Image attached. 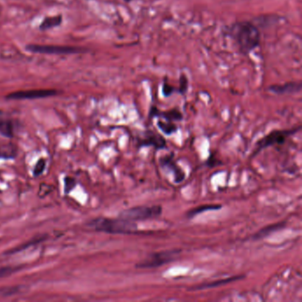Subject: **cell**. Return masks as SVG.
<instances>
[{"label":"cell","instance_id":"cell-1","mask_svg":"<svg viewBox=\"0 0 302 302\" xmlns=\"http://www.w3.org/2000/svg\"><path fill=\"white\" fill-rule=\"evenodd\" d=\"M230 34L240 51L247 53L256 48L260 44V31L255 25L249 21L237 22L230 28Z\"/></svg>","mask_w":302,"mask_h":302},{"label":"cell","instance_id":"cell-2","mask_svg":"<svg viewBox=\"0 0 302 302\" xmlns=\"http://www.w3.org/2000/svg\"><path fill=\"white\" fill-rule=\"evenodd\" d=\"M88 226L94 230L110 234H134L138 231V225L135 222L121 217L115 219L99 217L90 221Z\"/></svg>","mask_w":302,"mask_h":302},{"label":"cell","instance_id":"cell-3","mask_svg":"<svg viewBox=\"0 0 302 302\" xmlns=\"http://www.w3.org/2000/svg\"><path fill=\"white\" fill-rule=\"evenodd\" d=\"M162 214V208L159 205L151 206H139L131 209L123 210L119 217L122 219H126L132 222L136 221H145L149 219L157 218Z\"/></svg>","mask_w":302,"mask_h":302},{"label":"cell","instance_id":"cell-4","mask_svg":"<svg viewBox=\"0 0 302 302\" xmlns=\"http://www.w3.org/2000/svg\"><path fill=\"white\" fill-rule=\"evenodd\" d=\"M180 252V250L172 249V250L162 251L159 253H153L150 254L148 257H146L141 262L137 264L136 267L153 269V267H160L165 264L171 263L174 260H176Z\"/></svg>","mask_w":302,"mask_h":302},{"label":"cell","instance_id":"cell-5","mask_svg":"<svg viewBox=\"0 0 302 302\" xmlns=\"http://www.w3.org/2000/svg\"><path fill=\"white\" fill-rule=\"evenodd\" d=\"M26 49L28 52H34V53H40V54H58V55H64V54H77L83 52L82 49L75 46H66V45H35L31 44L26 46Z\"/></svg>","mask_w":302,"mask_h":302},{"label":"cell","instance_id":"cell-6","mask_svg":"<svg viewBox=\"0 0 302 302\" xmlns=\"http://www.w3.org/2000/svg\"><path fill=\"white\" fill-rule=\"evenodd\" d=\"M300 128L292 129H285V130H275L270 133L269 135L264 137L256 144V150L254 152V155L260 153L261 150L267 148L270 146L275 145H282L286 141L290 136L293 135L294 133L299 130Z\"/></svg>","mask_w":302,"mask_h":302},{"label":"cell","instance_id":"cell-7","mask_svg":"<svg viewBox=\"0 0 302 302\" xmlns=\"http://www.w3.org/2000/svg\"><path fill=\"white\" fill-rule=\"evenodd\" d=\"M57 90L52 89H35V90H20L8 94L7 98L13 100H23V99H38L44 97L55 96Z\"/></svg>","mask_w":302,"mask_h":302},{"label":"cell","instance_id":"cell-8","mask_svg":"<svg viewBox=\"0 0 302 302\" xmlns=\"http://www.w3.org/2000/svg\"><path fill=\"white\" fill-rule=\"evenodd\" d=\"M160 163L162 167H167L170 171L173 172L175 175V182L177 184L182 183L185 179V173L174 161L173 154H171V156L162 157L160 160Z\"/></svg>","mask_w":302,"mask_h":302},{"label":"cell","instance_id":"cell-9","mask_svg":"<svg viewBox=\"0 0 302 302\" xmlns=\"http://www.w3.org/2000/svg\"><path fill=\"white\" fill-rule=\"evenodd\" d=\"M139 146H153L156 149H163L166 146V140L162 136L157 134L155 132H146V136L141 139Z\"/></svg>","mask_w":302,"mask_h":302},{"label":"cell","instance_id":"cell-10","mask_svg":"<svg viewBox=\"0 0 302 302\" xmlns=\"http://www.w3.org/2000/svg\"><path fill=\"white\" fill-rule=\"evenodd\" d=\"M300 88H301L300 83L292 82V83L282 84V85H272L270 88V90L276 94L295 93L300 90Z\"/></svg>","mask_w":302,"mask_h":302},{"label":"cell","instance_id":"cell-11","mask_svg":"<svg viewBox=\"0 0 302 302\" xmlns=\"http://www.w3.org/2000/svg\"><path fill=\"white\" fill-rule=\"evenodd\" d=\"M286 225V222H278V223H274V224H271V225L266 226L262 229H260L256 234H254L253 236L254 240H262L264 238L271 235L273 232L278 231L279 229L285 228Z\"/></svg>","mask_w":302,"mask_h":302},{"label":"cell","instance_id":"cell-12","mask_svg":"<svg viewBox=\"0 0 302 302\" xmlns=\"http://www.w3.org/2000/svg\"><path fill=\"white\" fill-rule=\"evenodd\" d=\"M244 278H245V276H235V277H232V278L221 279V280H217V281L213 282V283L197 285V286H195V287L190 289V290L191 291H198V290H203V289L215 288L216 286L226 285V284H229V283H231V282L238 281V280H240V279H242Z\"/></svg>","mask_w":302,"mask_h":302},{"label":"cell","instance_id":"cell-13","mask_svg":"<svg viewBox=\"0 0 302 302\" xmlns=\"http://www.w3.org/2000/svg\"><path fill=\"white\" fill-rule=\"evenodd\" d=\"M0 135L7 139L14 137V123L8 119L0 118Z\"/></svg>","mask_w":302,"mask_h":302},{"label":"cell","instance_id":"cell-14","mask_svg":"<svg viewBox=\"0 0 302 302\" xmlns=\"http://www.w3.org/2000/svg\"><path fill=\"white\" fill-rule=\"evenodd\" d=\"M61 22H62V16L61 15H56V16H52V17L45 18V20L42 21L39 28L41 30H47L50 28H55L57 26L61 24Z\"/></svg>","mask_w":302,"mask_h":302},{"label":"cell","instance_id":"cell-15","mask_svg":"<svg viewBox=\"0 0 302 302\" xmlns=\"http://www.w3.org/2000/svg\"><path fill=\"white\" fill-rule=\"evenodd\" d=\"M221 205H203L199 206L198 208L191 209L187 213L188 218H193L195 216L199 215L202 213L207 212V211H213V210H218L221 209Z\"/></svg>","mask_w":302,"mask_h":302},{"label":"cell","instance_id":"cell-16","mask_svg":"<svg viewBox=\"0 0 302 302\" xmlns=\"http://www.w3.org/2000/svg\"><path fill=\"white\" fill-rule=\"evenodd\" d=\"M16 155V148L13 145H4L0 146V158L10 159Z\"/></svg>","mask_w":302,"mask_h":302},{"label":"cell","instance_id":"cell-17","mask_svg":"<svg viewBox=\"0 0 302 302\" xmlns=\"http://www.w3.org/2000/svg\"><path fill=\"white\" fill-rule=\"evenodd\" d=\"M153 115L162 116L164 119L167 120V122H171V121H180V120H182L181 113L177 111V110H171V111L165 112V113H157V114H153Z\"/></svg>","mask_w":302,"mask_h":302},{"label":"cell","instance_id":"cell-18","mask_svg":"<svg viewBox=\"0 0 302 302\" xmlns=\"http://www.w3.org/2000/svg\"><path fill=\"white\" fill-rule=\"evenodd\" d=\"M157 124L160 130L167 135H171V134H173L174 132L177 131V126L171 123V122H164L162 121H159L157 122Z\"/></svg>","mask_w":302,"mask_h":302},{"label":"cell","instance_id":"cell-19","mask_svg":"<svg viewBox=\"0 0 302 302\" xmlns=\"http://www.w3.org/2000/svg\"><path fill=\"white\" fill-rule=\"evenodd\" d=\"M20 270H21V267H11V266L1 267H0V278L11 276V275L14 274V273L17 272Z\"/></svg>","mask_w":302,"mask_h":302},{"label":"cell","instance_id":"cell-20","mask_svg":"<svg viewBox=\"0 0 302 302\" xmlns=\"http://www.w3.org/2000/svg\"><path fill=\"white\" fill-rule=\"evenodd\" d=\"M45 165H46V161H45V159H40L37 162L35 167H34V171H33L35 177H39V176H40L44 172L45 169Z\"/></svg>","mask_w":302,"mask_h":302},{"label":"cell","instance_id":"cell-21","mask_svg":"<svg viewBox=\"0 0 302 302\" xmlns=\"http://www.w3.org/2000/svg\"><path fill=\"white\" fill-rule=\"evenodd\" d=\"M76 181L72 177H66L65 178V192L70 193V191L73 190L74 187L76 186Z\"/></svg>","mask_w":302,"mask_h":302},{"label":"cell","instance_id":"cell-22","mask_svg":"<svg viewBox=\"0 0 302 302\" xmlns=\"http://www.w3.org/2000/svg\"><path fill=\"white\" fill-rule=\"evenodd\" d=\"M20 288L18 287H7L0 289V296H11L19 292Z\"/></svg>","mask_w":302,"mask_h":302}]
</instances>
